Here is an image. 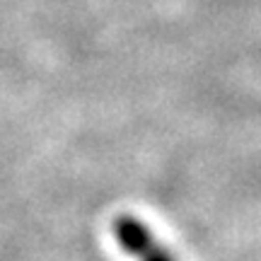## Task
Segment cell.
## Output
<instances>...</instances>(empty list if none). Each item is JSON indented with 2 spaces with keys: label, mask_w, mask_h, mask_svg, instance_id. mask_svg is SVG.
Masks as SVG:
<instances>
[{
  "label": "cell",
  "mask_w": 261,
  "mask_h": 261,
  "mask_svg": "<svg viewBox=\"0 0 261 261\" xmlns=\"http://www.w3.org/2000/svg\"><path fill=\"white\" fill-rule=\"evenodd\" d=\"M116 242L126 254L138 261H177L169 249L158 242V237L148 230V225L133 218V215H119L112 225Z\"/></svg>",
  "instance_id": "cell-1"
}]
</instances>
